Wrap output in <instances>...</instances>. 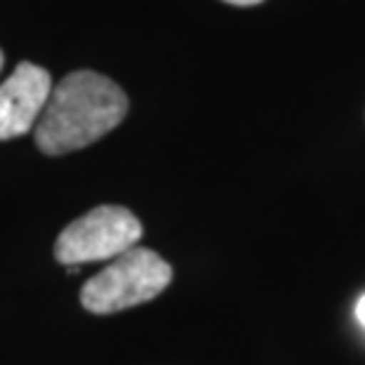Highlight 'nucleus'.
I'll list each match as a JSON object with an SVG mask.
<instances>
[{
  "mask_svg": "<svg viewBox=\"0 0 365 365\" xmlns=\"http://www.w3.org/2000/svg\"><path fill=\"white\" fill-rule=\"evenodd\" d=\"M128 97L111 78L95 71H73L54 85L36 125V144L48 156L85 149L118 128Z\"/></svg>",
  "mask_w": 365,
  "mask_h": 365,
  "instance_id": "f257e3e1",
  "label": "nucleus"
},
{
  "mask_svg": "<svg viewBox=\"0 0 365 365\" xmlns=\"http://www.w3.org/2000/svg\"><path fill=\"white\" fill-rule=\"evenodd\" d=\"M173 281V267L149 247H132L92 276L81 290V304L90 314L108 316L156 299Z\"/></svg>",
  "mask_w": 365,
  "mask_h": 365,
  "instance_id": "f03ea898",
  "label": "nucleus"
},
{
  "mask_svg": "<svg viewBox=\"0 0 365 365\" xmlns=\"http://www.w3.org/2000/svg\"><path fill=\"white\" fill-rule=\"evenodd\" d=\"M142 222L120 205H99L73 220L57 236L54 259L68 269L88 262H106L137 247Z\"/></svg>",
  "mask_w": 365,
  "mask_h": 365,
  "instance_id": "7ed1b4c3",
  "label": "nucleus"
},
{
  "mask_svg": "<svg viewBox=\"0 0 365 365\" xmlns=\"http://www.w3.org/2000/svg\"><path fill=\"white\" fill-rule=\"evenodd\" d=\"M52 78L43 66L21 61L0 85V142L34 130L52 97Z\"/></svg>",
  "mask_w": 365,
  "mask_h": 365,
  "instance_id": "20e7f679",
  "label": "nucleus"
},
{
  "mask_svg": "<svg viewBox=\"0 0 365 365\" xmlns=\"http://www.w3.org/2000/svg\"><path fill=\"white\" fill-rule=\"evenodd\" d=\"M356 318H359L361 325L365 328V294L359 299V304H356Z\"/></svg>",
  "mask_w": 365,
  "mask_h": 365,
  "instance_id": "39448f33",
  "label": "nucleus"
},
{
  "mask_svg": "<svg viewBox=\"0 0 365 365\" xmlns=\"http://www.w3.org/2000/svg\"><path fill=\"white\" fill-rule=\"evenodd\" d=\"M224 3L238 5V7H247V5H257V3H262V0H224Z\"/></svg>",
  "mask_w": 365,
  "mask_h": 365,
  "instance_id": "423d86ee",
  "label": "nucleus"
},
{
  "mask_svg": "<svg viewBox=\"0 0 365 365\" xmlns=\"http://www.w3.org/2000/svg\"><path fill=\"white\" fill-rule=\"evenodd\" d=\"M3 64H5V57H3V50H0V71H3Z\"/></svg>",
  "mask_w": 365,
  "mask_h": 365,
  "instance_id": "0eeeda50",
  "label": "nucleus"
}]
</instances>
